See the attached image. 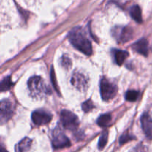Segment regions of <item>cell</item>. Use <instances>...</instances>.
I'll list each match as a JSON object with an SVG mask.
<instances>
[{"mask_svg":"<svg viewBox=\"0 0 152 152\" xmlns=\"http://www.w3.org/2000/svg\"><path fill=\"white\" fill-rule=\"evenodd\" d=\"M70 42L84 54L91 56L92 54V45L90 40L86 37L84 31L80 28H75L68 34Z\"/></svg>","mask_w":152,"mask_h":152,"instance_id":"6da1fadb","label":"cell"},{"mask_svg":"<svg viewBox=\"0 0 152 152\" xmlns=\"http://www.w3.org/2000/svg\"><path fill=\"white\" fill-rule=\"evenodd\" d=\"M28 87L31 96L34 97L42 96L44 94H46L48 91L44 80L38 76H34L29 79Z\"/></svg>","mask_w":152,"mask_h":152,"instance_id":"7a4b0ae2","label":"cell"},{"mask_svg":"<svg viewBox=\"0 0 152 152\" xmlns=\"http://www.w3.org/2000/svg\"><path fill=\"white\" fill-rule=\"evenodd\" d=\"M100 93L104 101H108L115 97L117 93V87L114 83L103 77L100 80Z\"/></svg>","mask_w":152,"mask_h":152,"instance_id":"3957f363","label":"cell"},{"mask_svg":"<svg viewBox=\"0 0 152 152\" xmlns=\"http://www.w3.org/2000/svg\"><path fill=\"white\" fill-rule=\"evenodd\" d=\"M60 120L62 126L67 130L74 131L78 128L79 120L77 115L68 110H63L60 114Z\"/></svg>","mask_w":152,"mask_h":152,"instance_id":"277c9868","label":"cell"},{"mask_svg":"<svg viewBox=\"0 0 152 152\" xmlns=\"http://www.w3.org/2000/svg\"><path fill=\"white\" fill-rule=\"evenodd\" d=\"M52 145L54 149H60V148L69 147L71 145V142L61 131V129L56 128L53 132Z\"/></svg>","mask_w":152,"mask_h":152,"instance_id":"5b68a950","label":"cell"},{"mask_svg":"<svg viewBox=\"0 0 152 152\" xmlns=\"http://www.w3.org/2000/svg\"><path fill=\"white\" fill-rule=\"evenodd\" d=\"M113 36L119 42H127L133 37V31L129 27H117L113 29Z\"/></svg>","mask_w":152,"mask_h":152,"instance_id":"8992f818","label":"cell"},{"mask_svg":"<svg viewBox=\"0 0 152 152\" xmlns=\"http://www.w3.org/2000/svg\"><path fill=\"white\" fill-rule=\"evenodd\" d=\"M33 123L37 126H43L50 122L52 116L50 113L43 110H37L34 111L31 116Z\"/></svg>","mask_w":152,"mask_h":152,"instance_id":"52a82bcc","label":"cell"},{"mask_svg":"<svg viewBox=\"0 0 152 152\" xmlns=\"http://www.w3.org/2000/svg\"><path fill=\"white\" fill-rule=\"evenodd\" d=\"M14 111L13 104L8 99H3L1 102V123L7 122L12 117Z\"/></svg>","mask_w":152,"mask_h":152,"instance_id":"ba28073f","label":"cell"},{"mask_svg":"<svg viewBox=\"0 0 152 152\" xmlns=\"http://www.w3.org/2000/svg\"><path fill=\"white\" fill-rule=\"evenodd\" d=\"M71 84L80 91H85L87 90L88 86L87 77L80 72H76L71 77Z\"/></svg>","mask_w":152,"mask_h":152,"instance_id":"9c48e42d","label":"cell"},{"mask_svg":"<svg viewBox=\"0 0 152 152\" xmlns=\"http://www.w3.org/2000/svg\"><path fill=\"white\" fill-rule=\"evenodd\" d=\"M142 130L148 139H152V119L148 114H144L141 117Z\"/></svg>","mask_w":152,"mask_h":152,"instance_id":"30bf717a","label":"cell"},{"mask_svg":"<svg viewBox=\"0 0 152 152\" xmlns=\"http://www.w3.org/2000/svg\"><path fill=\"white\" fill-rule=\"evenodd\" d=\"M132 48L137 53L147 56L148 53V42L145 39H141L134 42L132 45Z\"/></svg>","mask_w":152,"mask_h":152,"instance_id":"8fae6325","label":"cell"},{"mask_svg":"<svg viewBox=\"0 0 152 152\" xmlns=\"http://www.w3.org/2000/svg\"><path fill=\"white\" fill-rule=\"evenodd\" d=\"M32 144V140L30 138L25 137L22 139L15 147L16 152H27L30 150Z\"/></svg>","mask_w":152,"mask_h":152,"instance_id":"7c38bea8","label":"cell"},{"mask_svg":"<svg viewBox=\"0 0 152 152\" xmlns=\"http://www.w3.org/2000/svg\"><path fill=\"white\" fill-rule=\"evenodd\" d=\"M114 56L115 62L118 65H122L126 58L129 56V53L126 50H114Z\"/></svg>","mask_w":152,"mask_h":152,"instance_id":"4fadbf2b","label":"cell"},{"mask_svg":"<svg viewBox=\"0 0 152 152\" xmlns=\"http://www.w3.org/2000/svg\"><path fill=\"white\" fill-rule=\"evenodd\" d=\"M130 14L132 19L135 21V22H138V23H141L142 21V12H141L140 7L138 5H133L131 7L130 10Z\"/></svg>","mask_w":152,"mask_h":152,"instance_id":"5bb4252c","label":"cell"},{"mask_svg":"<svg viewBox=\"0 0 152 152\" xmlns=\"http://www.w3.org/2000/svg\"><path fill=\"white\" fill-rule=\"evenodd\" d=\"M111 121V114H105L99 116V118L97 119L96 123H97L98 126H100V127H107V126L110 124Z\"/></svg>","mask_w":152,"mask_h":152,"instance_id":"9a60e30c","label":"cell"},{"mask_svg":"<svg viewBox=\"0 0 152 152\" xmlns=\"http://www.w3.org/2000/svg\"><path fill=\"white\" fill-rule=\"evenodd\" d=\"M108 132L107 131H104L101 134L100 137H99V142H98V148L99 150H102L105 148V145L108 142Z\"/></svg>","mask_w":152,"mask_h":152,"instance_id":"2e32d148","label":"cell"},{"mask_svg":"<svg viewBox=\"0 0 152 152\" xmlns=\"http://www.w3.org/2000/svg\"><path fill=\"white\" fill-rule=\"evenodd\" d=\"M139 96V91L135 90H130L126 92V99L129 102H134Z\"/></svg>","mask_w":152,"mask_h":152,"instance_id":"e0dca14e","label":"cell"},{"mask_svg":"<svg viewBox=\"0 0 152 152\" xmlns=\"http://www.w3.org/2000/svg\"><path fill=\"white\" fill-rule=\"evenodd\" d=\"M13 86L10 77H7L4 78L1 83V91H5L9 90Z\"/></svg>","mask_w":152,"mask_h":152,"instance_id":"ac0fdd59","label":"cell"},{"mask_svg":"<svg viewBox=\"0 0 152 152\" xmlns=\"http://www.w3.org/2000/svg\"><path fill=\"white\" fill-rule=\"evenodd\" d=\"M134 139H135L134 137L131 135L130 134H129L128 132H126V133H124L121 137H120L119 142H120V145H123V144L126 143V142H128L129 141L132 140Z\"/></svg>","mask_w":152,"mask_h":152,"instance_id":"d6986e66","label":"cell"},{"mask_svg":"<svg viewBox=\"0 0 152 152\" xmlns=\"http://www.w3.org/2000/svg\"><path fill=\"white\" fill-rule=\"evenodd\" d=\"M82 108H83V110L85 112L87 113L89 112L90 111H91L93 108H94V105L93 102H92L91 99H88V100L86 101V102L83 104Z\"/></svg>","mask_w":152,"mask_h":152,"instance_id":"ffe728a7","label":"cell"},{"mask_svg":"<svg viewBox=\"0 0 152 152\" xmlns=\"http://www.w3.org/2000/svg\"><path fill=\"white\" fill-rule=\"evenodd\" d=\"M61 65L64 67L65 68H68L71 67V61L68 56H62L61 59Z\"/></svg>","mask_w":152,"mask_h":152,"instance_id":"44dd1931","label":"cell"},{"mask_svg":"<svg viewBox=\"0 0 152 152\" xmlns=\"http://www.w3.org/2000/svg\"><path fill=\"white\" fill-rule=\"evenodd\" d=\"M50 78H51L52 84H53V88L56 89V91H58V88H57V86H56V77H55L54 69H53V68H51V71H50Z\"/></svg>","mask_w":152,"mask_h":152,"instance_id":"7402d4cb","label":"cell"},{"mask_svg":"<svg viewBox=\"0 0 152 152\" xmlns=\"http://www.w3.org/2000/svg\"><path fill=\"white\" fill-rule=\"evenodd\" d=\"M132 152H143V151H141V150H140L139 148H134V149Z\"/></svg>","mask_w":152,"mask_h":152,"instance_id":"603a6c76","label":"cell"},{"mask_svg":"<svg viewBox=\"0 0 152 152\" xmlns=\"http://www.w3.org/2000/svg\"><path fill=\"white\" fill-rule=\"evenodd\" d=\"M0 152H7V151H6V150L4 149V148H3L2 147H1V150H0Z\"/></svg>","mask_w":152,"mask_h":152,"instance_id":"cb8c5ba5","label":"cell"}]
</instances>
